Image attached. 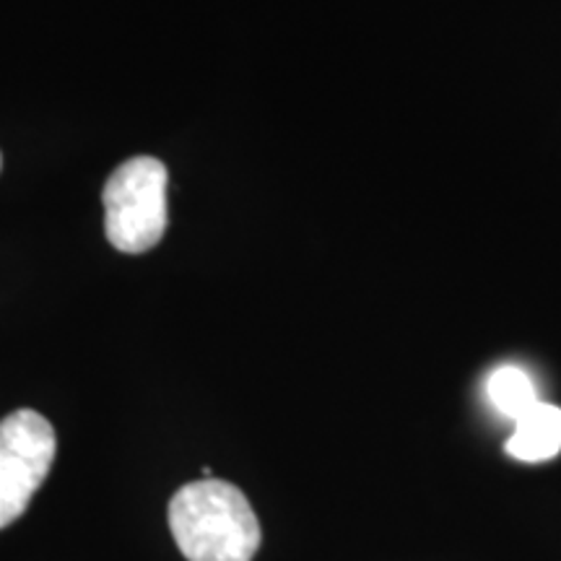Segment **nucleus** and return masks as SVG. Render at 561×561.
<instances>
[{
  "label": "nucleus",
  "mask_w": 561,
  "mask_h": 561,
  "mask_svg": "<svg viewBox=\"0 0 561 561\" xmlns=\"http://www.w3.org/2000/svg\"><path fill=\"white\" fill-rule=\"evenodd\" d=\"M170 528L187 561H252L263 541L248 496L219 479L182 486L170 502Z\"/></svg>",
  "instance_id": "nucleus-1"
},
{
  "label": "nucleus",
  "mask_w": 561,
  "mask_h": 561,
  "mask_svg": "<svg viewBox=\"0 0 561 561\" xmlns=\"http://www.w3.org/2000/svg\"><path fill=\"white\" fill-rule=\"evenodd\" d=\"M167 167L133 157L104 185V231L115 250L138 255L157 248L167 231Z\"/></svg>",
  "instance_id": "nucleus-2"
},
{
  "label": "nucleus",
  "mask_w": 561,
  "mask_h": 561,
  "mask_svg": "<svg viewBox=\"0 0 561 561\" xmlns=\"http://www.w3.org/2000/svg\"><path fill=\"white\" fill-rule=\"evenodd\" d=\"M58 453L53 424L42 413L19 409L0 419V530L24 515Z\"/></svg>",
  "instance_id": "nucleus-3"
},
{
  "label": "nucleus",
  "mask_w": 561,
  "mask_h": 561,
  "mask_svg": "<svg viewBox=\"0 0 561 561\" xmlns=\"http://www.w3.org/2000/svg\"><path fill=\"white\" fill-rule=\"evenodd\" d=\"M510 458L520 462H546L561 453V409L538 401L515 421V432L504 445Z\"/></svg>",
  "instance_id": "nucleus-4"
},
{
  "label": "nucleus",
  "mask_w": 561,
  "mask_h": 561,
  "mask_svg": "<svg viewBox=\"0 0 561 561\" xmlns=\"http://www.w3.org/2000/svg\"><path fill=\"white\" fill-rule=\"evenodd\" d=\"M486 396L491 405L512 421L525 416L538 403L536 385L520 367H500L491 371Z\"/></svg>",
  "instance_id": "nucleus-5"
}]
</instances>
